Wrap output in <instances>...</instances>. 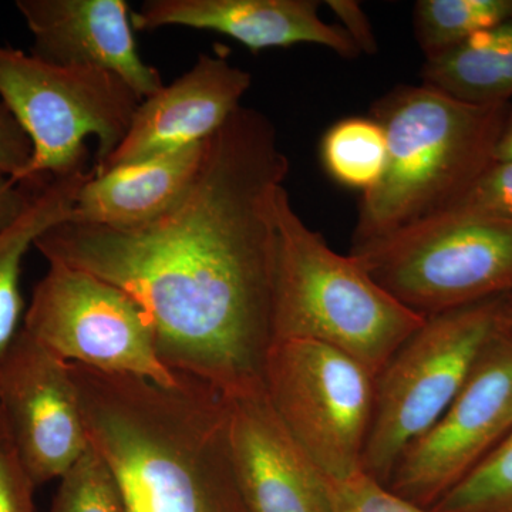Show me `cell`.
<instances>
[{
	"mask_svg": "<svg viewBox=\"0 0 512 512\" xmlns=\"http://www.w3.org/2000/svg\"><path fill=\"white\" fill-rule=\"evenodd\" d=\"M326 5L342 22V29L348 33L360 53H377V42L372 25L359 2L353 0H328Z\"/></svg>",
	"mask_w": 512,
	"mask_h": 512,
	"instance_id": "obj_27",
	"label": "cell"
},
{
	"mask_svg": "<svg viewBox=\"0 0 512 512\" xmlns=\"http://www.w3.org/2000/svg\"><path fill=\"white\" fill-rule=\"evenodd\" d=\"M512 19V0H420L414 8L417 42L426 59Z\"/></svg>",
	"mask_w": 512,
	"mask_h": 512,
	"instance_id": "obj_20",
	"label": "cell"
},
{
	"mask_svg": "<svg viewBox=\"0 0 512 512\" xmlns=\"http://www.w3.org/2000/svg\"><path fill=\"white\" fill-rule=\"evenodd\" d=\"M274 342L315 340L346 353L373 376L426 322L377 284L353 255H340L276 197Z\"/></svg>",
	"mask_w": 512,
	"mask_h": 512,
	"instance_id": "obj_4",
	"label": "cell"
},
{
	"mask_svg": "<svg viewBox=\"0 0 512 512\" xmlns=\"http://www.w3.org/2000/svg\"><path fill=\"white\" fill-rule=\"evenodd\" d=\"M424 318L512 292V220L451 208L350 249Z\"/></svg>",
	"mask_w": 512,
	"mask_h": 512,
	"instance_id": "obj_6",
	"label": "cell"
},
{
	"mask_svg": "<svg viewBox=\"0 0 512 512\" xmlns=\"http://www.w3.org/2000/svg\"><path fill=\"white\" fill-rule=\"evenodd\" d=\"M510 161H512V110L495 150V163H510Z\"/></svg>",
	"mask_w": 512,
	"mask_h": 512,
	"instance_id": "obj_29",
	"label": "cell"
},
{
	"mask_svg": "<svg viewBox=\"0 0 512 512\" xmlns=\"http://www.w3.org/2000/svg\"><path fill=\"white\" fill-rule=\"evenodd\" d=\"M431 510L512 512V439H505Z\"/></svg>",
	"mask_w": 512,
	"mask_h": 512,
	"instance_id": "obj_21",
	"label": "cell"
},
{
	"mask_svg": "<svg viewBox=\"0 0 512 512\" xmlns=\"http://www.w3.org/2000/svg\"><path fill=\"white\" fill-rule=\"evenodd\" d=\"M0 101L32 141L19 184L35 185L87 165V136L97 138L96 164L106 160L143 99L106 70L59 66L0 45Z\"/></svg>",
	"mask_w": 512,
	"mask_h": 512,
	"instance_id": "obj_7",
	"label": "cell"
},
{
	"mask_svg": "<svg viewBox=\"0 0 512 512\" xmlns=\"http://www.w3.org/2000/svg\"><path fill=\"white\" fill-rule=\"evenodd\" d=\"M511 110L464 103L426 84L377 100L372 119L386 136V165L363 192L352 248L454 207L495 163Z\"/></svg>",
	"mask_w": 512,
	"mask_h": 512,
	"instance_id": "obj_3",
	"label": "cell"
},
{
	"mask_svg": "<svg viewBox=\"0 0 512 512\" xmlns=\"http://www.w3.org/2000/svg\"><path fill=\"white\" fill-rule=\"evenodd\" d=\"M507 439H512V430H511L510 436H508Z\"/></svg>",
	"mask_w": 512,
	"mask_h": 512,
	"instance_id": "obj_31",
	"label": "cell"
},
{
	"mask_svg": "<svg viewBox=\"0 0 512 512\" xmlns=\"http://www.w3.org/2000/svg\"><path fill=\"white\" fill-rule=\"evenodd\" d=\"M451 208L512 220V161L491 165L487 173Z\"/></svg>",
	"mask_w": 512,
	"mask_h": 512,
	"instance_id": "obj_25",
	"label": "cell"
},
{
	"mask_svg": "<svg viewBox=\"0 0 512 512\" xmlns=\"http://www.w3.org/2000/svg\"><path fill=\"white\" fill-rule=\"evenodd\" d=\"M229 429L252 512H332L325 477L276 416L265 390L229 399Z\"/></svg>",
	"mask_w": 512,
	"mask_h": 512,
	"instance_id": "obj_15",
	"label": "cell"
},
{
	"mask_svg": "<svg viewBox=\"0 0 512 512\" xmlns=\"http://www.w3.org/2000/svg\"><path fill=\"white\" fill-rule=\"evenodd\" d=\"M40 184H18L0 174V232L12 227L28 211Z\"/></svg>",
	"mask_w": 512,
	"mask_h": 512,
	"instance_id": "obj_28",
	"label": "cell"
},
{
	"mask_svg": "<svg viewBox=\"0 0 512 512\" xmlns=\"http://www.w3.org/2000/svg\"><path fill=\"white\" fill-rule=\"evenodd\" d=\"M265 393L323 477L363 471L375 404V376L365 366L315 340H278L266 359Z\"/></svg>",
	"mask_w": 512,
	"mask_h": 512,
	"instance_id": "obj_8",
	"label": "cell"
},
{
	"mask_svg": "<svg viewBox=\"0 0 512 512\" xmlns=\"http://www.w3.org/2000/svg\"><path fill=\"white\" fill-rule=\"evenodd\" d=\"M50 512H127L109 467L92 446L60 477Z\"/></svg>",
	"mask_w": 512,
	"mask_h": 512,
	"instance_id": "obj_22",
	"label": "cell"
},
{
	"mask_svg": "<svg viewBox=\"0 0 512 512\" xmlns=\"http://www.w3.org/2000/svg\"><path fill=\"white\" fill-rule=\"evenodd\" d=\"M332 512H434L393 493L363 471L340 480L325 477Z\"/></svg>",
	"mask_w": 512,
	"mask_h": 512,
	"instance_id": "obj_23",
	"label": "cell"
},
{
	"mask_svg": "<svg viewBox=\"0 0 512 512\" xmlns=\"http://www.w3.org/2000/svg\"><path fill=\"white\" fill-rule=\"evenodd\" d=\"M252 74L221 55L201 53L183 76L141 101L123 141L96 174L202 143L241 107Z\"/></svg>",
	"mask_w": 512,
	"mask_h": 512,
	"instance_id": "obj_12",
	"label": "cell"
},
{
	"mask_svg": "<svg viewBox=\"0 0 512 512\" xmlns=\"http://www.w3.org/2000/svg\"><path fill=\"white\" fill-rule=\"evenodd\" d=\"M33 146L8 107L0 101V174L19 184L32 160Z\"/></svg>",
	"mask_w": 512,
	"mask_h": 512,
	"instance_id": "obj_26",
	"label": "cell"
},
{
	"mask_svg": "<svg viewBox=\"0 0 512 512\" xmlns=\"http://www.w3.org/2000/svg\"><path fill=\"white\" fill-rule=\"evenodd\" d=\"M289 173L272 120L238 107L205 143L187 192L157 220L113 229L66 220L35 248L143 309L158 356L227 397L265 390L274 345L276 197Z\"/></svg>",
	"mask_w": 512,
	"mask_h": 512,
	"instance_id": "obj_1",
	"label": "cell"
},
{
	"mask_svg": "<svg viewBox=\"0 0 512 512\" xmlns=\"http://www.w3.org/2000/svg\"><path fill=\"white\" fill-rule=\"evenodd\" d=\"M421 77L426 86L474 106L510 103L512 19L429 57Z\"/></svg>",
	"mask_w": 512,
	"mask_h": 512,
	"instance_id": "obj_18",
	"label": "cell"
},
{
	"mask_svg": "<svg viewBox=\"0 0 512 512\" xmlns=\"http://www.w3.org/2000/svg\"><path fill=\"white\" fill-rule=\"evenodd\" d=\"M507 295L429 316L396 350L375 377L363 473L389 483L403 451L443 416L478 357L507 326Z\"/></svg>",
	"mask_w": 512,
	"mask_h": 512,
	"instance_id": "obj_5",
	"label": "cell"
},
{
	"mask_svg": "<svg viewBox=\"0 0 512 512\" xmlns=\"http://www.w3.org/2000/svg\"><path fill=\"white\" fill-rule=\"evenodd\" d=\"M35 490L0 414V512H36Z\"/></svg>",
	"mask_w": 512,
	"mask_h": 512,
	"instance_id": "obj_24",
	"label": "cell"
},
{
	"mask_svg": "<svg viewBox=\"0 0 512 512\" xmlns=\"http://www.w3.org/2000/svg\"><path fill=\"white\" fill-rule=\"evenodd\" d=\"M22 329L67 363L173 387L143 309L99 276L57 262L37 282Z\"/></svg>",
	"mask_w": 512,
	"mask_h": 512,
	"instance_id": "obj_9",
	"label": "cell"
},
{
	"mask_svg": "<svg viewBox=\"0 0 512 512\" xmlns=\"http://www.w3.org/2000/svg\"><path fill=\"white\" fill-rule=\"evenodd\" d=\"M0 414L36 488L90 447L69 363L23 329L0 363Z\"/></svg>",
	"mask_w": 512,
	"mask_h": 512,
	"instance_id": "obj_11",
	"label": "cell"
},
{
	"mask_svg": "<svg viewBox=\"0 0 512 512\" xmlns=\"http://www.w3.org/2000/svg\"><path fill=\"white\" fill-rule=\"evenodd\" d=\"M323 167L333 180L363 192L382 178L387 158L386 136L372 117H350L329 128L320 144Z\"/></svg>",
	"mask_w": 512,
	"mask_h": 512,
	"instance_id": "obj_19",
	"label": "cell"
},
{
	"mask_svg": "<svg viewBox=\"0 0 512 512\" xmlns=\"http://www.w3.org/2000/svg\"><path fill=\"white\" fill-rule=\"evenodd\" d=\"M205 143L90 175L69 220L131 229L157 220L180 200L200 170Z\"/></svg>",
	"mask_w": 512,
	"mask_h": 512,
	"instance_id": "obj_16",
	"label": "cell"
},
{
	"mask_svg": "<svg viewBox=\"0 0 512 512\" xmlns=\"http://www.w3.org/2000/svg\"><path fill=\"white\" fill-rule=\"evenodd\" d=\"M93 173L87 165L46 180L37 188L28 211L0 232V363L22 329V264L36 239L53 225L69 220L77 194Z\"/></svg>",
	"mask_w": 512,
	"mask_h": 512,
	"instance_id": "obj_17",
	"label": "cell"
},
{
	"mask_svg": "<svg viewBox=\"0 0 512 512\" xmlns=\"http://www.w3.org/2000/svg\"><path fill=\"white\" fill-rule=\"evenodd\" d=\"M69 369L87 439L127 512H252L224 393L183 373L165 387L77 363Z\"/></svg>",
	"mask_w": 512,
	"mask_h": 512,
	"instance_id": "obj_2",
	"label": "cell"
},
{
	"mask_svg": "<svg viewBox=\"0 0 512 512\" xmlns=\"http://www.w3.org/2000/svg\"><path fill=\"white\" fill-rule=\"evenodd\" d=\"M505 319H507V325L512 328V292L508 293L505 299Z\"/></svg>",
	"mask_w": 512,
	"mask_h": 512,
	"instance_id": "obj_30",
	"label": "cell"
},
{
	"mask_svg": "<svg viewBox=\"0 0 512 512\" xmlns=\"http://www.w3.org/2000/svg\"><path fill=\"white\" fill-rule=\"evenodd\" d=\"M131 23L141 32L181 26L221 33L252 52L316 45L348 59L360 55L342 26L320 18L315 0H147Z\"/></svg>",
	"mask_w": 512,
	"mask_h": 512,
	"instance_id": "obj_14",
	"label": "cell"
},
{
	"mask_svg": "<svg viewBox=\"0 0 512 512\" xmlns=\"http://www.w3.org/2000/svg\"><path fill=\"white\" fill-rule=\"evenodd\" d=\"M511 430L512 328L507 325L478 357L443 416L403 451L387 487L420 507H434Z\"/></svg>",
	"mask_w": 512,
	"mask_h": 512,
	"instance_id": "obj_10",
	"label": "cell"
},
{
	"mask_svg": "<svg viewBox=\"0 0 512 512\" xmlns=\"http://www.w3.org/2000/svg\"><path fill=\"white\" fill-rule=\"evenodd\" d=\"M33 36L30 55L59 66L93 67L119 76L141 97L164 86L141 59L126 0H18Z\"/></svg>",
	"mask_w": 512,
	"mask_h": 512,
	"instance_id": "obj_13",
	"label": "cell"
}]
</instances>
